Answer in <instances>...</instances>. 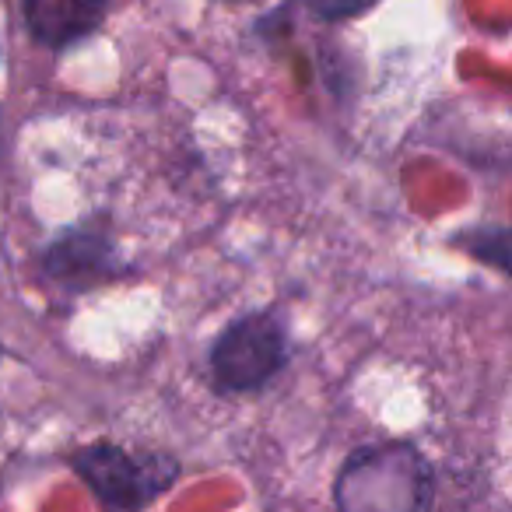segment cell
<instances>
[{
  "instance_id": "cell-1",
  "label": "cell",
  "mask_w": 512,
  "mask_h": 512,
  "mask_svg": "<svg viewBox=\"0 0 512 512\" xmlns=\"http://www.w3.org/2000/svg\"><path fill=\"white\" fill-rule=\"evenodd\" d=\"M334 498L341 512H428L432 470L407 442L365 446L344 463Z\"/></svg>"
},
{
  "instance_id": "cell-2",
  "label": "cell",
  "mask_w": 512,
  "mask_h": 512,
  "mask_svg": "<svg viewBox=\"0 0 512 512\" xmlns=\"http://www.w3.org/2000/svg\"><path fill=\"white\" fill-rule=\"evenodd\" d=\"M74 470L92 484V491L120 512H137L176 477L169 456H134L120 446H88L74 456Z\"/></svg>"
},
{
  "instance_id": "cell-3",
  "label": "cell",
  "mask_w": 512,
  "mask_h": 512,
  "mask_svg": "<svg viewBox=\"0 0 512 512\" xmlns=\"http://www.w3.org/2000/svg\"><path fill=\"white\" fill-rule=\"evenodd\" d=\"M285 365V334L271 316H249L221 334L211 369L232 390H253Z\"/></svg>"
},
{
  "instance_id": "cell-4",
  "label": "cell",
  "mask_w": 512,
  "mask_h": 512,
  "mask_svg": "<svg viewBox=\"0 0 512 512\" xmlns=\"http://www.w3.org/2000/svg\"><path fill=\"white\" fill-rule=\"evenodd\" d=\"M106 15V0H25V22L43 46H71L92 36Z\"/></svg>"
},
{
  "instance_id": "cell-5",
  "label": "cell",
  "mask_w": 512,
  "mask_h": 512,
  "mask_svg": "<svg viewBox=\"0 0 512 512\" xmlns=\"http://www.w3.org/2000/svg\"><path fill=\"white\" fill-rule=\"evenodd\" d=\"M470 249H474L477 256H484V260H491L495 267H502V271L512 274V232L509 228L481 232L474 242H470Z\"/></svg>"
},
{
  "instance_id": "cell-6",
  "label": "cell",
  "mask_w": 512,
  "mask_h": 512,
  "mask_svg": "<svg viewBox=\"0 0 512 512\" xmlns=\"http://www.w3.org/2000/svg\"><path fill=\"white\" fill-rule=\"evenodd\" d=\"M306 4H309V8H313L320 18H330V22H337V18L365 15L369 8H376L379 0H306Z\"/></svg>"
}]
</instances>
